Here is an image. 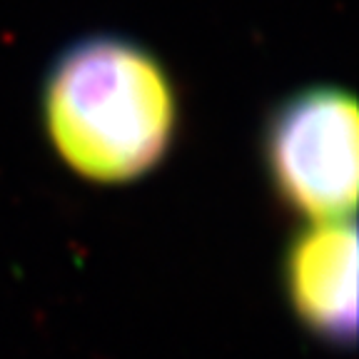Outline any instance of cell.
I'll return each instance as SVG.
<instances>
[{
  "label": "cell",
  "instance_id": "3957f363",
  "mask_svg": "<svg viewBox=\"0 0 359 359\" xmlns=\"http://www.w3.org/2000/svg\"><path fill=\"white\" fill-rule=\"evenodd\" d=\"M287 297L297 317L330 342L357 334V227L352 219L309 222L287 250Z\"/></svg>",
  "mask_w": 359,
  "mask_h": 359
},
{
  "label": "cell",
  "instance_id": "7a4b0ae2",
  "mask_svg": "<svg viewBox=\"0 0 359 359\" xmlns=\"http://www.w3.org/2000/svg\"><path fill=\"white\" fill-rule=\"evenodd\" d=\"M264 157L280 197L309 222L354 217L359 120L347 90L314 85L282 102L267 125Z\"/></svg>",
  "mask_w": 359,
  "mask_h": 359
},
{
  "label": "cell",
  "instance_id": "6da1fadb",
  "mask_svg": "<svg viewBox=\"0 0 359 359\" xmlns=\"http://www.w3.org/2000/svg\"><path fill=\"white\" fill-rule=\"evenodd\" d=\"M45 133L75 175L123 185L155 170L177 133V95L157 57L118 35L70 45L43 85Z\"/></svg>",
  "mask_w": 359,
  "mask_h": 359
}]
</instances>
